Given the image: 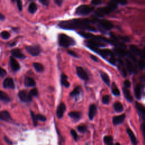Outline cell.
<instances>
[{
    "instance_id": "cell-1",
    "label": "cell",
    "mask_w": 145,
    "mask_h": 145,
    "mask_svg": "<svg viewBox=\"0 0 145 145\" xmlns=\"http://www.w3.org/2000/svg\"><path fill=\"white\" fill-rule=\"evenodd\" d=\"M98 21L97 19H74L61 22L59 23L60 28L66 30L80 29L82 30H89L90 31H96V28L90 24Z\"/></svg>"
},
{
    "instance_id": "cell-2",
    "label": "cell",
    "mask_w": 145,
    "mask_h": 145,
    "mask_svg": "<svg viewBox=\"0 0 145 145\" xmlns=\"http://www.w3.org/2000/svg\"><path fill=\"white\" fill-rule=\"evenodd\" d=\"M58 44L62 47L68 48L74 45L76 42L73 38L65 34H59L58 36Z\"/></svg>"
},
{
    "instance_id": "cell-3",
    "label": "cell",
    "mask_w": 145,
    "mask_h": 145,
    "mask_svg": "<svg viewBox=\"0 0 145 145\" xmlns=\"http://www.w3.org/2000/svg\"><path fill=\"white\" fill-rule=\"evenodd\" d=\"M95 8L92 6L82 5L76 8L75 14L78 15H86L93 11Z\"/></svg>"
},
{
    "instance_id": "cell-4",
    "label": "cell",
    "mask_w": 145,
    "mask_h": 145,
    "mask_svg": "<svg viewBox=\"0 0 145 145\" xmlns=\"http://www.w3.org/2000/svg\"><path fill=\"white\" fill-rule=\"evenodd\" d=\"M25 49L32 56H38L41 52V49L39 45H28L25 47Z\"/></svg>"
},
{
    "instance_id": "cell-5",
    "label": "cell",
    "mask_w": 145,
    "mask_h": 145,
    "mask_svg": "<svg viewBox=\"0 0 145 145\" xmlns=\"http://www.w3.org/2000/svg\"><path fill=\"white\" fill-rule=\"evenodd\" d=\"M113 10L107 6L106 7H101L98 8L95 11V14L99 17H103L104 15H108Z\"/></svg>"
},
{
    "instance_id": "cell-6",
    "label": "cell",
    "mask_w": 145,
    "mask_h": 145,
    "mask_svg": "<svg viewBox=\"0 0 145 145\" xmlns=\"http://www.w3.org/2000/svg\"><path fill=\"white\" fill-rule=\"evenodd\" d=\"M18 97L23 102H30L32 101V98H31L29 95V93H27L25 90H21L18 93Z\"/></svg>"
},
{
    "instance_id": "cell-7",
    "label": "cell",
    "mask_w": 145,
    "mask_h": 145,
    "mask_svg": "<svg viewBox=\"0 0 145 145\" xmlns=\"http://www.w3.org/2000/svg\"><path fill=\"white\" fill-rule=\"evenodd\" d=\"M98 21L99 24H100V26L104 28V30L108 31L110 30L113 27V24L112 23L109 21H108V20L100 19Z\"/></svg>"
},
{
    "instance_id": "cell-8",
    "label": "cell",
    "mask_w": 145,
    "mask_h": 145,
    "mask_svg": "<svg viewBox=\"0 0 145 145\" xmlns=\"http://www.w3.org/2000/svg\"><path fill=\"white\" fill-rule=\"evenodd\" d=\"M86 43L87 47L89 46L97 48H98L99 47H103L106 46L105 44H104L103 42L97 40H90L89 41H86Z\"/></svg>"
},
{
    "instance_id": "cell-9",
    "label": "cell",
    "mask_w": 145,
    "mask_h": 145,
    "mask_svg": "<svg viewBox=\"0 0 145 145\" xmlns=\"http://www.w3.org/2000/svg\"><path fill=\"white\" fill-rule=\"evenodd\" d=\"M76 74H77L78 76H79L82 80L84 81H87L89 79V75H88L86 71L82 67H76Z\"/></svg>"
},
{
    "instance_id": "cell-10",
    "label": "cell",
    "mask_w": 145,
    "mask_h": 145,
    "mask_svg": "<svg viewBox=\"0 0 145 145\" xmlns=\"http://www.w3.org/2000/svg\"><path fill=\"white\" fill-rule=\"evenodd\" d=\"M10 65L11 69L14 72H18V70H19L20 68H21L19 62L13 56H11L10 57Z\"/></svg>"
},
{
    "instance_id": "cell-11",
    "label": "cell",
    "mask_w": 145,
    "mask_h": 145,
    "mask_svg": "<svg viewBox=\"0 0 145 145\" xmlns=\"http://www.w3.org/2000/svg\"><path fill=\"white\" fill-rule=\"evenodd\" d=\"M2 85L5 89H14L15 88V84H14L13 79L11 78H6L3 82Z\"/></svg>"
},
{
    "instance_id": "cell-12",
    "label": "cell",
    "mask_w": 145,
    "mask_h": 145,
    "mask_svg": "<svg viewBox=\"0 0 145 145\" xmlns=\"http://www.w3.org/2000/svg\"><path fill=\"white\" fill-rule=\"evenodd\" d=\"M65 111H66V106H65V103H61L58 105L57 109L56 115L57 117L58 118H61L63 117Z\"/></svg>"
},
{
    "instance_id": "cell-13",
    "label": "cell",
    "mask_w": 145,
    "mask_h": 145,
    "mask_svg": "<svg viewBox=\"0 0 145 145\" xmlns=\"http://www.w3.org/2000/svg\"><path fill=\"white\" fill-rule=\"evenodd\" d=\"M11 54L14 57H16L20 59H24L25 58V56L21 52V50L18 49V48H15V49H13L11 50Z\"/></svg>"
},
{
    "instance_id": "cell-14",
    "label": "cell",
    "mask_w": 145,
    "mask_h": 145,
    "mask_svg": "<svg viewBox=\"0 0 145 145\" xmlns=\"http://www.w3.org/2000/svg\"><path fill=\"white\" fill-rule=\"evenodd\" d=\"M125 118V115L124 114L115 116V117H113V124H114L115 125H117L123 123Z\"/></svg>"
},
{
    "instance_id": "cell-15",
    "label": "cell",
    "mask_w": 145,
    "mask_h": 145,
    "mask_svg": "<svg viewBox=\"0 0 145 145\" xmlns=\"http://www.w3.org/2000/svg\"><path fill=\"white\" fill-rule=\"evenodd\" d=\"M97 112V107L95 104H91L89 109V117L90 120H92Z\"/></svg>"
},
{
    "instance_id": "cell-16",
    "label": "cell",
    "mask_w": 145,
    "mask_h": 145,
    "mask_svg": "<svg viewBox=\"0 0 145 145\" xmlns=\"http://www.w3.org/2000/svg\"><path fill=\"white\" fill-rule=\"evenodd\" d=\"M0 118L2 121L8 122L11 120V117L10 113L7 110H2L0 112Z\"/></svg>"
},
{
    "instance_id": "cell-17",
    "label": "cell",
    "mask_w": 145,
    "mask_h": 145,
    "mask_svg": "<svg viewBox=\"0 0 145 145\" xmlns=\"http://www.w3.org/2000/svg\"><path fill=\"white\" fill-rule=\"evenodd\" d=\"M126 131H127V134H128V135L129 136L130 140H131L133 144L137 145L138 143V141L137 140V138H136V137H135V135L134 134V133H133L132 130L129 128H127Z\"/></svg>"
},
{
    "instance_id": "cell-18",
    "label": "cell",
    "mask_w": 145,
    "mask_h": 145,
    "mask_svg": "<svg viewBox=\"0 0 145 145\" xmlns=\"http://www.w3.org/2000/svg\"><path fill=\"white\" fill-rule=\"evenodd\" d=\"M130 50L132 52V53L134 54V55L143 57L142 51H141L137 46H135V45H130Z\"/></svg>"
},
{
    "instance_id": "cell-19",
    "label": "cell",
    "mask_w": 145,
    "mask_h": 145,
    "mask_svg": "<svg viewBox=\"0 0 145 145\" xmlns=\"http://www.w3.org/2000/svg\"><path fill=\"white\" fill-rule=\"evenodd\" d=\"M24 84L26 87H33L36 85V82L32 78L26 76L24 78Z\"/></svg>"
},
{
    "instance_id": "cell-20",
    "label": "cell",
    "mask_w": 145,
    "mask_h": 145,
    "mask_svg": "<svg viewBox=\"0 0 145 145\" xmlns=\"http://www.w3.org/2000/svg\"><path fill=\"white\" fill-rule=\"evenodd\" d=\"M123 91L124 96L126 99V100L127 101H129V102H132L133 100V96H132L131 93H130V91L127 89V88H125V87L123 88Z\"/></svg>"
},
{
    "instance_id": "cell-21",
    "label": "cell",
    "mask_w": 145,
    "mask_h": 145,
    "mask_svg": "<svg viewBox=\"0 0 145 145\" xmlns=\"http://www.w3.org/2000/svg\"><path fill=\"white\" fill-rule=\"evenodd\" d=\"M61 83L62 86L68 88L70 86L69 82L67 81V76L65 74L62 73L61 75Z\"/></svg>"
},
{
    "instance_id": "cell-22",
    "label": "cell",
    "mask_w": 145,
    "mask_h": 145,
    "mask_svg": "<svg viewBox=\"0 0 145 145\" xmlns=\"http://www.w3.org/2000/svg\"><path fill=\"white\" fill-rule=\"evenodd\" d=\"M100 76L102 79V80L103 81V82L107 85L108 86H109L110 79H109V76L107 74L103 72H100Z\"/></svg>"
},
{
    "instance_id": "cell-23",
    "label": "cell",
    "mask_w": 145,
    "mask_h": 145,
    "mask_svg": "<svg viewBox=\"0 0 145 145\" xmlns=\"http://www.w3.org/2000/svg\"><path fill=\"white\" fill-rule=\"evenodd\" d=\"M69 116L75 121H78L81 118V113L79 112H71L69 113Z\"/></svg>"
},
{
    "instance_id": "cell-24",
    "label": "cell",
    "mask_w": 145,
    "mask_h": 145,
    "mask_svg": "<svg viewBox=\"0 0 145 145\" xmlns=\"http://www.w3.org/2000/svg\"><path fill=\"white\" fill-rule=\"evenodd\" d=\"M0 99L1 101H4L5 103H8L10 101V98L9 96L2 91H0Z\"/></svg>"
},
{
    "instance_id": "cell-25",
    "label": "cell",
    "mask_w": 145,
    "mask_h": 145,
    "mask_svg": "<svg viewBox=\"0 0 145 145\" xmlns=\"http://www.w3.org/2000/svg\"><path fill=\"white\" fill-rule=\"evenodd\" d=\"M33 66L35 68V69L36 70V72H38L39 73H41L42 72H43V70L44 69V67L41 64L38 63V62H34L33 64Z\"/></svg>"
},
{
    "instance_id": "cell-26",
    "label": "cell",
    "mask_w": 145,
    "mask_h": 145,
    "mask_svg": "<svg viewBox=\"0 0 145 145\" xmlns=\"http://www.w3.org/2000/svg\"><path fill=\"white\" fill-rule=\"evenodd\" d=\"M114 50H115V52L119 56H122V57L127 56V52H126L125 50H124L123 48H115Z\"/></svg>"
},
{
    "instance_id": "cell-27",
    "label": "cell",
    "mask_w": 145,
    "mask_h": 145,
    "mask_svg": "<svg viewBox=\"0 0 145 145\" xmlns=\"http://www.w3.org/2000/svg\"><path fill=\"white\" fill-rule=\"evenodd\" d=\"M81 91V89L80 87L79 86L76 87L73 90L72 92H70V96L71 97H77V96H78L79 94H80Z\"/></svg>"
},
{
    "instance_id": "cell-28",
    "label": "cell",
    "mask_w": 145,
    "mask_h": 145,
    "mask_svg": "<svg viewBox=\"0 0 145 145\" xmlns=\"http://www.w3.org/2000/svg\"><path fill=\"white\" fill-rule=\"evenodd\" d=\"M28 10L31 14H34L37 10V5L35 2H31L28 7Z\"/></svg>"
},
{
    "instance_id": "cell-29",
    "label": "cell",
    "mask_w": 145,
    "mask_h": 145,
    "mask_svg": "<svg viewBox=\"0 0 145 145\" xmlns=\"http://www.w3.org/2000/svg\"><path fill=\"white\" fill-rule=\"evenodd\" d=\"M126 67L127 70H128V72L130 73H133V72L134 70V66H133V64L130 61H129V59H126Z\"/></svg>"
},
{
    "instance_id": "cell-30",
    "label": "cell",
    "mask_w": 145,
    "mask_h": 145,
    "mask_svg": "<svg viewBox=\"0 0 145 145\" xmlns=\"http://www.w3.org/2000/svg\"><path fill=\"white\" fill-rule=\"evenodd\" d=\"M134 93L135 97L140 99L141 96V88L140 84H137L134 88Z\"/></svg>"
},
{
    "instance_id": "cell-31",
    "label": "cell",
    "mask_w": 145,
    "mask_h": 145,
    "mask_svg": "<svg viewBox=\"0 0 145 145\" xmlns=\"http://www.w3.org/2000/svg\"><path fill=\"white\" fill-rule=\"evenodd\" d=\"M114 108L117 112H121L124 109V107L123 104L117 101L114 104Z\"/></svg>"
},
{
    "instance_id": "cell-32",
    "label": "cell",
    "mask_w": 145,
    "mask_h": 145,
    "mask_svg": "<svg viewBox=\"0 0 145 145\" xmlns=\"http://www.w3.org/2000/svg\"><path fill=\"white\" fill-rule=\"evenodd\" d=\"M135 104L136 108H137L138 111L141 113V114H142L143 116H145V107L141 104L137 103V102H136Z\"/></svg>"
},
{
    "instance_id": "cell-33",
    "label": "cell",
    "mask_w": 145,
    "mask_h": 145,
    "mask_svg": "<svg viewBox=\"0 0 145 145\" xmlns=\"http://www.w3.org/2000/svg\"><path fill=\"white\" fill-rule=\"evenodd\" d=\"M112 92L113 94H114L115 96H119L120 94V91H119L117 87V86H116V85L115 83H112Z\"/></svg>"
},
{
    "instance_id": "cell-34",
    "label": "cell",
    "mask_w": 145,
    "mask_h": 145,
    "mask_svg": "<svg viewBox=\"0 0 145 145\" xmlns=\"http://www.w3.org/2000/svg\"><path fill=\"white\" fill-rule=\"evenodd\" d=\"M119 67V70H120V72L121 73L122 75H123L124 76H126V74H127V73H126V70L125 69V67L124 65H123V63H121L120 64V66H118Z\"/></svg>"
},
{
    "instance_id": "cell-35",
    "label": "cell",
    "mask_w": 145,
    "mask_h": 145,
    "mask_svg": "<svg viewBox=\"0 0 145 145\" xmlns=\"http://www.w3.org/2000/svg\"><path fill=\"white\" fill-rule=\"evenodd\" d=\"M30 114H31V118H32V120L34 126H36L37 125H38V120H37V118H36V115H35V113H34L32 110H31L30 111Z\"/></svg>"
},
{
    "instance_id": "cell-36",
    "label": "cell",
    "mask_w": 145,
    "mask_h": 145,
    "mask_svg": "<svg viewBox=\"0 0 145 145\" xmlns=\"http://www.w3.org/2000/svg\"><path fill=\"white\" fill-rule=\"evenodd\" d=\"M28 93H29V95L31 98L35 97V96L38 95V91L36 88H34V89H32Z\"/></svg>"
},
{
    "instance_id": "cell-37",
    "label": "cell",
    "mask_w": 145,
    "mask_h": 145,
    "mask_svg": "<svg viewBox=\"0 0 145 145\" xmlns=\"http://www.w3.org/2000/svg\"><path fill=\"white\" fill-rule=\"evenodd\" d=\"M1 36L2 37V38L4 40H7L8 39H9L10 34V33L7 32L6 31H2L1 33Z\"/></svg>"
},
{
    "instance_id": "cell-38",
    "label": "cell",
    "mask_w": 145,
    "mask_h": 145,
    "mask_svg": "<svg viewBox=\"0 0 145 145\" xmlns=\"http://www.w3.org/2000/svg\"><path fill=\"white\" fill-rule=\"evenodd\" d=\"M108 6L113 11L117 7V3H116L115 1H110L109 3H108Z\"/></svg>"
},
{
    "instance_id": "cell-39",
    "label": "cell",
    "mask_w": 145,
    "mask_h": 145,
    "mask_svg": "<svg viewBox=\"0 0 145 145\" xmlns=\"http://www.w3.org/2000/svg\"><path fill=\"white\" fill-rule=\"evenodd\" d=\"M104 143H106V144H109L110 143H111L113 142V138L110 135H107V136H105L104 137Z\"/></svg>"
},
{
    "instance_id": "cell-40",
    "label": "cell",
    "mask_w": 145,
    "mask_h": 145,
    "mask_svg": "<svg viewBox=\"0 0 145 145\" xmlns=\"http://www.w3.org/2000/svg\"><path fill=\"white\" fill-rule=\"evenodd\" d=\"M87 130V126L84 125H81L78 126V130L81 133H86Z\"/></svg>"
},
{
    "instance_id": "cell-41",
    "label": "cell",
    "mask_w": 145,
    "mask_h": 145,
    "mask_svg": "<svg viewBox=\"0 0 145 145\" xmlns=\"http://www.w3.org/2000/svg\"><path fill=\"white\" fill-rule=\"evenodd\" d=\"M102 102L104 104H108L109 102V96L108 95H104L102 98Z\"/></svg>"
},
{
    "instance_id": "cell-42",
    "label": "cell",
    "mask_w": 145,
    "mask_h": 145,
    "mask_svg": "<svg viewBox=\"0 0 145 145\" xmlns=\"http://www.w3.org/2000/svg\"><path fill=\"white\" fill-rule=\"evenodd\" d=\"M70 133L71 134H72L73 138H74V140L75 141H78V135L77 134V133L74 130H71L70 131Z\"/></svg>"
},
{
    "instance_id": "cell-43",
    "label": "cell",
    "mask_w": 145,
    "mask_h": 145,
    "mask_svg": "<svg viewBox=\"0 0 145 145\" xmlns=\"http://www.w3.org/2000/svg\"><path fill=\"white\" fill-rule=\"evenodd\" d=\"M36 118H37V120H39V121H45L47 120V118L46 117H45L44 116L42 115H36Z\"/></svg>"
},
{
    "instance_id": "cell-44",
    "label": "cell",
    "mask_w": 145,
    "mask_h": 145,
    "mask_svg": "<svg viewBox=\"0 0 145 145\" xmlns=\"http://www.w3.org/2000/svg\"><path fill=\"white\" fill-rule=\"evenodd\" d=\"M16 4H17V7H18V10L19 11H21L22 10L23 8V6H22V2L21 1H16Z\"/></svg>"
},
{
    "instance_id": "cell-45",
    "label": "cell",
    "mask_w": 145,
    "mask_h": 145,
    "mask_svg": "<svg viewBox=\"0 0 145 145\" xmlns=\"http://www.w3.org/2000/svg\"><path fill=\"white\" fill-rule=\"evenodd\" d=\"M67 53L69 54V55L74 57H78V56L77 54L75 53L74 52H73V51H72V50H69L67 51Z\"/></svg>"
},
{
    "instance_id": "cell-46",
    "label": "cell",
    "mask_w": 145,
    "mask_h": 145,
    "mask_svg": "<svg viewBox=\"0 0 145 145\" xmlns=\"http://www.w3.org/2000/svg\"><path fill=\"white\" fill-rule=\"evenodd\" d=\"M124 84L125 88H127V89H128L131 86V83H130V82L129 80H125L124 82Z\"/></svg>"
},
{
    "instance_id": "cell-47",
    "label": "cell",
    "mask_w": 145,
    "mask_h": 145,
    "mask_svg": "<svg viewBox=\"0 0 145 145\" xmlns=\"http://www.w3.org/2000/svg\"><path fill=\"white\" fill-rule=\"evenodd\" d=\"M6 75V70H4L3 68H1V71H0V75H1V77L3 78L4 76H5Z\"/></svg>"
},
{
    "instance_id": "cell-48",
    "label": "cell",
    "mask_w": 145,
    "mask_h": 145,
    "mask_svg": "<svg viewBox=\"0 0 145 145\" xmlns=\"http://www.w3.org/2000/svg\"><path fill=\"white\" fill-rule=\"evenodd\" d=\"M39 2L41 3V4L44 6H48V5L49 4V1H48V0H40Z\"/></svg>"
},
{
    "instance_id": "cell-49",
    "label": "cell",
    "mask_w": 145,
    "mask_h": 145,
    "mask_svg": "<svg viewBox=\"0 0 145 145\" xmlns=\"http://www.w3.org/2000/svg\"><path fill=\"white\" fill-rule=\"evenodd\" d=\"M141 130H142V132L143 136L145 140V124H143L141 125Z\"/></svg>"
},
{
    "instance_id": "cell-50",
    "label": "cell",
    "mask_w": 145,
    "mask_h": 145,
    "mask_svg": "<svg viewBox=\"0 0 145 145\" xmlns=\"http://www.w3.org/2000/svg\"><path fill=\"white\" fill-rule=\"evenodd\" d=\"M116 3H117V4H121L122 5H126L127 4V1H115Z\"/></svg>"
},
{
    "instance_id": "cell-51",
    "label": "cell",
    "mask_w": 145,
    "mask_h": 145,
    "mask_svg": "<svg viewBox=\"0 0 145 145\" xmlns=\"http://www.w3.org/2000/svg\"><path fill=\"white\" fill-rule=\"evenodd\" d=\"M101 3V1H99V0H95V1H91V4L93 5H100Z\"/></svg>"
},
{
    "instance_id": "cell-52",
    "label": "cell",
    "mask_w": 145,
    "mask_h": 145,
    "mask_svg": "<svg viewBox=\"0 0 145 145\" xmlns=\"http://www.w3.org/2000/svg\"><path fill=\"white\" fill-rule=\"evenodd\" d=\"M138 65L141 69H143L144 66V63L143 61H140L138 62Z\"/></svg>"
},
{
    "instance_id": "cell-53",
    "label": "cell",
    "mask_w": 145,
    "mask_h": 145,
    "mask_svg": "<svg viewBox=\"0 0 145 145\" xmlns=\"http://www.w3.org/2000/svg\"><path fill=\"white\" fill-rule=\"evenodd\" d=\"M90 57H91V58L93 61H95V62H98L99 61V59H98V58L97 57H96L95 56H94V55H91L90 56Z\"/></svg>"
},
{
    "instance_id": "cell-54",
    "label": "cell",
    "mask_w": 145,
    "mask_h": 145,
    "mask_svg": "<svg viewBox=\"0 0 145 145\" xmlns=\"http://www.w3.org/2000/svg\"><path fill=\"white\" fill-rule=\"evenodd\" d=\"M62 2H63V1H62V0H55V4L58 6H61Z\"/></svg>"
},
{
    "instance_id": "cell-55",
    "label": "cell",
    "mask_w": 145,
    "mask_h": 145,
    "mask_svg": "<svg viewBox=\"0 0 145 145\" xmlns=\"http://www.w3.org/2000/svg\"><path fill=\"white\" fill-rule=\"evenodd\" d=\"M4 140H5V142H6V143H9V144H13L12 142H11V141L9 140V138H8L7 137H4Z\"/></svg>"
},
{
    "instance_id": "cell-56",
    "label": "cell",
    "mask_w": 145,
    "mask_h": 145,
    "mask_svg": "<svg viewBox=\"0 0 145 145\" xmlns=\"http://www.w3.org/2000/svg\"><path fill=\"white\" fill-rule=\"evenodd\" d=\"M109 62L112 64H115L116 62V59L114 57H110L109 59Z\"/></svg>"
},
{
    "instance_id": "cell-57",
    "label": "cell",
    "mask_w": 145,
    "mask_h": 145,
    "mask_svg": "<svg viewBox=\"0 0 145 145\" xmlns=\"http://www.w3.org/2000/svg\"><path fill=\"white\" fill-rule=\"evenodd\" d=\"M5 16L3 15V14L2 13L0 14V19H1V21H4V20H5Z\"/></svg>"
},
{
    "instance_id": "cell-58",
    "label": "cell",
    "mask_w": 145,
    "mask_h": 145,
    "mask_svg": "<svg viewBox=\"0 0 145 145\" xmlns=\"http://www.w3.org/2000/svg\"><path fill=\"white\" fill-rule=\"evenodd\" d=\"M142 53H143V56H144L145 57V47H144L143 51H142Z\"/></svg>"
},
{
    "instance_id": "cell-59",
    "label": "cell",
    "mask_w": 145,
    "mask_h": 145,
    "mask_svg": "<svg viewBox=\"0 0 145 145\" xmlns=\"http://www.w3.org/2000/svg\"><path fill=\"white\" fill-rule=\"evenodd\" d=\"M108 145H113V142H111L109 144H108Z\"/></svg>"
},
{
    "instance_id": "cell-60",
    "label": "cell",
    "mask_w": 145,
    "mask_h": 145,
    "mask_svg": "<svg viewBox=\"0 0 145 145\" xmlns=\"http://www.w3.org/2000/svg\"><path fill=\"white\" fill-rule=\"evenodd\" d=\"M115 145H121V144H120V143H116Z\"/></svg>"
}]
</instances>
